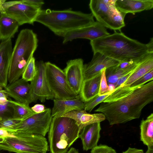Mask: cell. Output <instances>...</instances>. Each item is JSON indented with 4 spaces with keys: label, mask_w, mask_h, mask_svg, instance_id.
I'll return each instance as SVG.
<instances>
[{
    "label": "cell",
    "mask_w": 153,
    "mask_h": 153,
    "mask_svg": "<svg viewBox=\"0 0 153 153\" xmlns=\"http://www.w3.org/2000/svg\"><path fill=\"white\" fill-rule=\"evenodd\" d=\"M153 101V80L137 87L120 86L94 111L103 114L110 125L125 123L139 118L144 108Z\"/></svg>",
    "instance_id": "obj_1"
},
{
    "label": "cell",
    "mask_w": 153,
    "mask_h": 153,
    "mask_svg": "<svg viewBox=\"0 0 153 153\" xmlns=\"http://www.w3.org/2000/svg\"><path fill=\"white\" fill-rule=\"evenodd\" d=\"M93 53H100L119 62L142 59L153 50L145 44L130 38L122 32L112 34L90 41Z\"/></svg>",
    "instance_id": "obj_2"
},
{
    "label": "cell",
    "mask_w": 153,
    "mask_h": 153,
    "mask_svg": "<svg viewBox=\"0 0 153 153\" xmlns=\"http://www.w3.org/2000/svg\"><path fill=\"white\" fill-rule=\"evenodd\" d=\"M35 22L48 28L55 35L63 37L72 30L93 24L91 13H86L71 9L62 10H41Z\"/></svg>",
    "instance_id": "obj_3"
},
{
    "label": "cell",
    "mask_w": 153,
    "mask_h": 153,
    "mask_svg": "<svg viewBox=\"0 0 153 153\" xmlns=\"http://www.w3.org/2000/svg\"><path fill=\"white\" fill-rule=\"evenodd\" d=\"M36 34L32 30H21L13 49L8 74V82L11 83L20 79L27 64L33 56L37 46Z\"/></svg>",
    "instance_id": "obj_4"
},
{
    "label": "cell",
    "mask_w": 153,
    "mask_h": 153,
    "mask_svg": "<svg viewBox=\"0 0 153 153\" xmlns=\"http://www.w3.org/2000/svg\"><path fill=\"white\" fill-rule=\"evenodd\" d=\"M48 132L51 153H66L80 131L74 120L61 117H52Z\"/></svg>",
    "instance_id": "obj_5"
},
{
    "label": "cell",
    "mask_w": 153,
    "mask_h": 153,
    "mask_svg": "<svg viewBox=\"0 0 153 153\" xmlns=\"http://www.w3.org/2000/svg\"><path fill=\"white\" fill-rule=\"evenodd\" d=\"M8 132L7 136L0 137V150L16 153H47L48 150V141L43 136Z\"/></svg>",
    "instance_id": "obj_6"
},
{
    "label": "cell",
    "mask_w": 153,
    "mask_h": 153,
    "mask_svg": "<svg viewBox=\"0 0 153 153\" xmlns=\"http://www.w3.org/2000/svg\"><path fill=\"white\" fill-rule=\"evenodd\" d=\"M116 0H91L89 6L94 17L105 27L115 31L120 30L125 26L126 14L115 6Z\"/></svg>",
    "instance_id": "obj_7"
},
{
    "label": "cell",
    "mask_w": 153,
    "mask_h": 153,
    "mask_svg": "<svg viewBox=\"0 0 153 153\" xmlns=\"http://www.w3.org/2000/svg\"><path fill=\"white\" fill-rule=\"evenodd\" d=\"M45 73L54 99H72L78 96L69 85L63 71L56 65L50 62H46Z\"/></svg>",
    "instance_id": "obj_8"
},
{
    "label": "cell",
    "mask_w": 153,
    "mask_h": 153,
    "mask_svg": "<svg viewBox=\"0 0 153 153\" xmlns=\"http://www.w3.org/2000/svg\"><path fill=\"white\" fill-rule=\"evenodd\" d=\"M52 117L50 108L22 120L15 132L38 134L45 137L48 132Z\"/></svg>",
    "instance_id": "obj_9"
},
{
    "label": "cell",
    "mask_w": 153,
    "mask_h": 153,
    "mask_svg": "<svg viewBox=\"0 0 153 153\" xmlns=\"http://www.w3.org/2000/svg\"><path fill=\"white\" fill-rule=\"evenodd\" d=\"M36 74L30 82L32 102L39 100L44 102L46 100H53L54 97L48 85L45 73V62L40 61L36 63Z\"/></svg>",
    "instance_id": "obj_10"
},
{
    "label": "cell",
    "mask_w": 153,
    "mask_h": 153,
    "mask_svg": "<svg viewBox=\"0 0 153 153\" xmlns=\"http://www.w3.org/2000/svg\"><path fill=\"white\" fill-rule=\"evenodd\" d=\"M41 8L15 1L14 3L5 10V13L15 20L19 25L25 24H33Z\"/></svg>",
    "instance_id": "obj_11"
},
{
    "label": "cell",
    "mask_w": 153,
    "mask_h": 153,
    "mask_svg": "<svg viewBox=\"0 0 153 153\" xmlns=\"http://www.w3.org/2000/svg\"><path fill=\"white\" fill-rule=\"evenodd\" d=\"M106 27L96 21L92 25L70 31L63 37V43L77 39H85L93 41L110 35Z\"/></svg>",
    "instance_id": "obj_12"
},
{
    "label": "cell",
    "mask_w": 153,
    "mask_h": 153,
    "mask_svg": "<svg viewBox=\"0 0 153 153\" xmlns=\"http://www.w3.org/2000/svg\"><path fill=\"white\" fill-rule=\"evenodd\" d=\"M83 61L81 58L69 60L63 70L70 87L77 95L80 93L84 81Z\"/></svg>",
    "instance_id": "obj_13"
},
{
    "label": "cell",
    "mask_w": 153,
    "mask_h": 153,
    "mask_svg": "<svg viewBox=\"0 0 153 153\" xmlns=\"http://www.w3.org/2000/svg\"><path fill=\"white\" fill-rule=\"evenodd\" d=\"M93 53L91 61L88 64L84 65V80L94 77L103 69L115 66L120 62L99 52Z\"/></svg>",
    "instance_id": "obj_14"
},
{
    "label": "cell",
    "mask_w": 153,
    "mask_h": 153,
    "mask_svg": "<svg viewBox=\"0 0 153 153\" xmlns=\"http://www.w3.org/2000/svg\"><path fill=\"white\" fill-rule=\"evenodd\" d=\"M4 88L7 95L15 101L29 105L32 102L30 84L22 78L9 83Z\"/></svg>",
    "instance_id": "obj_15"
},
{
    "label": "cell",
    "mask_w": 153,
    "mask_h": 153,
    "mask_svg": "<svg viewBox=\"0 0 153 153\" xmlns=\"http://www.w3.org/2000/svg\"><path fill=\"white\" fill-rule=\"evenodd\" d=\"M13 51L11 39L2 41L0 45V85H7L8 74Z\"/></svg>",
    "instance_id": "obj_16"
},
{
    "label": "cell",
    "mask_w": 153,
    "mask_h": 153,
    "mask_svg": "<svg viewBox=\"0 0 153 153\" xmlns=\"http://www.w3.org/2000/svg\"><path fill=\"white\" fill-rule=\"evenodd\" d=\"M84 103L79 95L76 97L72 99H54L51 116L52 117H61L71 111L84 109Z\"/></svg>",
    "instance_id": "obj_17"
},
{
    "label": "cell",
    "mask_w": 153,
    "mask_h": 153,
    "mask_svg": "<svg viewBox=\"0 0 153 153\" xmlns=\"http://www.w3.org/2000/svg\"><path fill=\"white\" fill-rule=\"evenodd\" d=\"M62 117H67L74 120L81 131L85 126L97 123H100L105 119L102 113L90 114L84 109L74 110L65 114Z\"/></svg>",
    "instance_id": "obj_18"
},
{
    "label": "cell",
    "mask_w": 153,
    "mask_h": 153,
    "mask_svg": "<svg viewBox=\"0 0 153 153\" xmlns=\"http://www.w3.org/2000/svg\"><path fill=\"white\" fill-rule=\"evenodd\" d=\"M100 123H97L87 126L81 131L79 138L82 140L84 150L92 149L97 146L101 130Z\"/></svg>",
    "instance_id": "obj_19"
},
{
    "label": "cell",
    "mask_w": 153,
    "mask_h": 153,
    "mask_svg": "<svg viewBox=\"0 0 153 153\" xmlns=\"http://www.w3.org/2000/svg\"><path fill=\"white\" fill-rule=\"evenodd\" d=\"M115 6L120 11L126 14H134L153 7L152 0H116Z\"/></svg>",
    "instance_id": "obj_20"
},
{
    "label": "cell",
    "mask_w": 153,
    "mask_h": 153,
    "mask_svg": "<svg viewBox=\"0 0 153 153\" xmlns=\"http://www.w3.org/2000/svg\"><path fill=\"white\" fill-rule=\"evenodd\" d=\"M101 76V71L94 77L83 81L79 95L84 102L98 94Z\"/></svg>",
    "instance_id": "obj_21"
},
{
    "label": "cell",
    "mask_w": 153,
    "mask_h": 153,
    "mask_svg": "<svg viewBox=\"0 0 153 153\" xmlns=\"http://www.w3.org/2000/svg\"><path fill=\"white\" fill-rule=\"evenodd\" d=\"M152 69L153 53H150L144 58L137 68L131 72L130 76L120 86H130L134 82Z\"/></svg>",
    "instance_id": "obj_22"
},
{
    "label": "cell",
    "mask_w": 153,
    "mask_h": 153,
    "mask_svg": "<svg viewBox=\"0 0 153 153\" xmlns=\"http://www.w3.org/2000/svg\"><path fill=\"white\" fill-rule=\"evenodd\" d=\"M19 26L16 20L5 13H0V38L2 41L13 38Z\"/></svg>",
    "instance_id": "obj_23"
},
{
    "label": "cell",
    "mask_w": 153,
    "mask_h": 153,
    "mask_svg": "<svg viewBox=\"0 0 153 153\" xmlns=\"http://www.w3.org/2000/svg\"><path fill=\"white\" fill-rule=\"evenodd\" d=\"M140 140L148 148H153V114L143 119L140 125Z\"/></svg>",
    "instance_id": "obj_24"
},
{
    "label": "cell",
    "mask_w": 153,
    "mask_h": 153,
    "mask_svg": "<svg viewBox=\"0 0 153 153\" xmlns=\"http://www.w3.org/2000/svg\"><path fill=\"white\" fill-rule=\"evenodd\" d=\"M146 56L139 62L125 69H117L115 65L106 69L105 74L108 84L114 85L120 78L133 71L137 68Z\"/></svg>",
    "instance_id": "obj_25"
},
{
    "label": "cell",
    "mask_w": 153,
    "mask_h": 153,
    "mask_svg": "<svg viewBox=\"0 0 153 153\" xmlns=\"http://www.w3.org/2000/svg\"><path fill=\"white\" fill-rule=\"evenodd\" d=\"M13 110L12 117L23 120L36 114L29 104L8 100Z\"/></svg>",
    "instance_id": "obj_26"
},
{
    "label": "cell",
    "mask_w": 153,
    "mask_h": 153,
    "mask_svg": "<svg viewBox=\"0 0 153 153\" xmlns=\"http://www.w3.org/2000/svg\"><path fill=\"white\" fill-rule=\"evenodd\" d=\"M36 72L35 59L33 56L25 68L22 74V78L27 82H31L35 76Z\"/></svg>",
    "instance_id": "obj_27"
},
{
    "label": "cell",
    "mask_w": 153,
    "mask_h": 153,
    "mask_svg": "<svg viewBox=\"0 0 153 153\" xmlns=\"http://www.w3.org/2000/svg\"><path fill=\"white\" fill-rule=\"evenodd\" d=\"M22 120L12 117L2 119L0 120V128L8 132L15 131Z\"/></svg>",
    "instance_id": "obj_28"
},
{
    "label": "cell",
    "mask_w": 153,
    "mask_h": 153,
    "mask_svg": "<svg viewBox=\"0 0 153 153\" xmlns=\"http://www.w3.org/2000/svg\"><path fill=\"white\" fill-rule=\"evenodd\" d=\"M112 91L109 93L102 95L99 96L98 94L94 97L89 100L84 102V110L90 112L97 105L102 102L111 93Z\"/></svg>",
    "instance_id": "obj_29"
},
{
    "label": "cell",
    "mask_w": 153,
    "mask_h": 153,
    "mask_svg": "<svg viewBox=\"0 0 153 153\" xmlns=\"http://www.w3.org/2000/svg\"><path fill=\"white\" fill-rule=\"evenodd\" d=\"M13 110L8 101L4 103H0V117L2 119L12 117Z\"/></svg>",
    "instance_id": "obj_30"
},
{
    "label": "cell",
    "mask_w": 153,
    "mask_h": 153,
    "mask_svg": "<svg viewBox=\"0 0 153 153\" xmlns=\"http://www.w3.org/2000/svg\"><path fill=\"white\" fill-rule=\"evenodd\" d=\"M106 69V68H104L101 70L100 89L98 94L99 96L106 94L111 91L109 90L108 85L106 78L105 74Z\"/></svg>",
    "instance_id": "obj_31"
},
{
    "label": "cell",
    "mask_w": 153,
    "mask_h": 153,
    "mask_svg": "<svg viewBox=\"0 0 153 153\" xmlns=\"http://www.w3.org/2000/svg\"><path fill=\"white\" fill-rule=\"evenodd\" d=\"M152 80H153V69L150 71L139 78L133 83L130 87H135L142 86Z\"/></svg>",
    "instance_id": "obj_32"
},
{
    "label": "cell",
    "mask_w": 153,
    "mask_h": 153,
    "mask_svg": "<svg viewBox=\"0 0 153 153\" xmlns=\"http://www.w3.org/2000/svg\"><path fill=\"white\" fill-rule=\"evenodd\" d=\"M91 153H116V152L112 147L101 144L92 149Z\"/></svg>",
    "instance_id": "obj_33"
},
{
    "label": "cell",
    "mask_w": 153,
    "mask_h": 153,
    "mask_svg": "<svg viewBox=\"0 0 153 153\" xmlns=\"http://www.w3.org/2000/svg\"><path fill=\"white\" fill-rule=\"evenodd\" d=\"M21 1L24 3L41 8L44 4V2L42 0H22Z\"/></svg>",
    "instance_id": "obj_34"
},
{
    "label": "cell",
    "mask_w": 153,
    "mask_h": 153,
    "mask_svg": "<svg viewBox=\"0 0 153 153\" xmlns=\"http://www.w3.org/2000/svg\"><path fill=\"white\" fill-rule=\"evenodd\" d=\"M31 108L33 111L37 114L43 112L46 109L44 105L39 104L34 105Z\"/></svg>",
    "instance_id": "obj_35"
},
{
    "label": "cell",
    "mask_w": 153,
    "mask_h": 153,
    "mask_svg": "<svg viewBox=\"0 0 153 153\" xmlns=\"http://www.w3.org/2000/svg\"><path fill=\"white\" fill-rule=\"evenodd\" d=\"M122 153H144V152L142 149L129 147L127 150L123 152Z\"/></svg>",
    "instance_id": "obj_36"
},
{
    "label": "cell",
    "mask_w": 153,
    "mask_h": 153,
    "mask_svg": "<svg viewBox=\"0 0 153 153\" xmlns=\"http://www.w3.org/2000/svg\"><path fill=\"white\" fill-rule=\"evenodd\" d=\"M7 96L5 93L4 90L3 91H0V103H3L7 102L8 100Z\"/></svg>",
    "instance_id": "obj_37"
},
{
    "label": "cell",
    "mask_w": 153,
    "mask_h": 153,
    "mask_svg": "<svg viewBox=\"0 0 153 153\" xmlns=\"http://www.w3.org/2000/svg\"><path fill=\"white\" fill-rule=\"evenodd\" d=\"M6 1V0H0V13H4L5 11L3 9V5L4 3Z\"/></svg>",
    "instance_id": "obj_38"
},
{
    "label": "cell",
    "mask_w": 153,
    "mask_h": 153,
    "mask_svg": "<svg viewBox=\"0 0 153 153\" xmlns=\"http://www.w3.org/2000/svg\"><path fill=\"white\" fill-rule=\"evenodd\" d=\"M66 153H79L78 151L74 148H71Z\"/></svg>",
    "instance_id": "obj_39"
},
{
    "label": "cell",
    "mask_w": 153,
    "mask_h": 153,
    "mask_svg": "<svg viewBox=\"0 0 153 153\" xmlns=\"http://www.w3.org/2000/svg\"><path fill=\"white\" fill-rule=\"evenodd\" d=\"M146 153H153V148H148Z\"/></svg>",
    "instance_id": "obj_40"
},
{
    "label": "cell",
    "mask_w": 153,
    "mask_h": 153,
    "mask_svg": "<svg viewBox=\"0 0 153 153\" xmlns=\"http://www.w3.org/2000/svg\"><path fill=\"white\" fill-rule=\"evenodd\" d=\"M4 89H3V87L0 85V91H3Z\"/></svg>",
    "instance_id": "obj_41"
},
{
    "label": "cell",
    "mask_w": 153,
    "mask_h": 153,
    "mask_svg": "<svg viewBox=\"0 0 153 153\" xmlns=\"http://www.w3.org/2000/svg\"><path fill=\"white\" fill-rule=\"evenodd\" d=\"M1 39H0V45L1 44Z\"/></svg>",
    "instance_id": "obj_42"
},
{
    "label": "cell",
    "mask_w": 153,
    "mask_h": 153,
    "mask_svg": "<svg viewBox=\"0 0 153 153\" xmlns=\"http://www.w3.org/2000/svg\"><path fill=\"white\" fill-rule=\"evenodd\" d=\"M2 119V118L1 117H0V120Z\"/></svg>",
    "instance_id": "obj_43"
}]
</instances>
